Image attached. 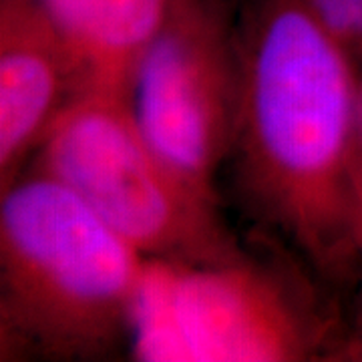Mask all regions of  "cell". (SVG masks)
<instances>
[{"mask_svg": "<svg viewBox=\"0 0 362 362\" xmlns=\"http://www.w3.org/2000/svg\"><path fill=\"white\" fill-rule=\"evenodd\" d=\"M356 192L362 194V73H361V97H358V127H356V169H354Z\"/></svg>", "mask_w": 362, "mask_h": 362, "instance_id": "30bf717a", "label": "cell"}, {"mask_svg": "<svg viewBox=\"0 0 362 362\" xmlns=\"http://www.w3.org/2000/svg\"><path fill=\"white\" fill-rule=\"evenodd\" d=\"M320 25L362 69V0H304Z\"/></svg>", "mask_w": 362, "mask_h": 362, "instance_id": "ba28073f", "label": "cell"}, {"mask_svg": "<svg viewBox=\"0 0 362 362\" xmlns=\"http://www.w3.org/2000/svg\"><path fill=\"white\" fill-rule=\"evenodd\" d=\"M0 194V358L129 354L147 258L39 169Z\"/></svg>", "mask_w": 362, "mask_h": 362, "instance_id": "7a4b0ae2", "label": "cell"}, {"mask_svg": "<svg viewBox=\"0 0 362 362\" xmlns=\"http://www.w3.org/2000/svg\"><path fill=\"white\" fill-rule=\"evenodd\" d=\"M30 168L63 183L147 259L216 262L244 252L218 195L195 187L157 153L121 95H73Z\"/></svg>", "mask_w": 362, "mask_h": 362, "instance_id": "277c9868", "label": "cell"}, {"mask_svg": "<svg viewBox=\"0 0 362 362\" xmlns=\"http://www.w3.org/2000/svg\"><path fill=\"white\" fill-rule=\"evenodd\" d=\"M235 181L252 214L326 284L358 274L361 65L304 0H246Z\"/></svg>", "mask_w": 362, "mask_h": 362, "instance_id": "6da1fadb", "label": "cell"}, {"mask_svg": "<svg viewBox=\"0 0 362 362\" xmlns=\"http://www.w3.org/2000/svg\"><path fill=\"white\" fill-rule=\"evenodd\" d=\"M354 242H356V252H358V274L362 282V194L356 192V207H354ZM337 361H356L362 362V284L361 296H358V306L354 312L352 322L344 330V338L340 342Z\"/></svg>", "mask_w": 362, "mask_h": 362, "instance_id": "9c48e42d", "label": "cell"}, {"mask_svg": "<svg viewBox=\"0 0 362 362\" xmlns=\"http://www.w3.org/2000/svg\"><path fill=\"white\" fill-rule=\"evenodd\" d=\"M187 0H37L65 47L77 93L127 99L143 54Z\"/></svg>", "mask_w": 362, "mask_h": 362, "instance_id": "52a82bcc", "label": "cell"}, {"mask_svg": "<svg viewBox=\"0 0 362 362\" xmlns=\"http://www.w3.org/2000/svg\"><path fill=\"white\" fill-rule=\"evenodd\" d=\"M73 95L65 47L37 0H0V192L25 173Z\"/></svg>", "mask_w": 362, "mask_h": 362, "instance_id": "8992f818", "label": "cell"}, {"mask_svg": "<svg viewBox=\"0 0 362 362\" xmlns=\"http://www.w3.org/2000/svg\"><path fill=\"white\" fill-rule=\"evenodd\" d=\"M346 326L292 266L240 252L147 259L129 354L147 362L337 361Z\"/></svg>", "mask_w": 362, "mask_h": 362, "instance_id": "3957f363", "label": "cell"}, {"mask_svg": "<svg viewBox=\"0 0 362 362\" xmlns=\"http://www.w3.org/2000/svg\"><path fill=\"white\" fill-rule=\"evenodd\" d=\"M242 103L240 26L230 0H187L131 77L127 107L143 137L181 177L216 194Z\"/></svg>", "mask_w": 362, "mask_h": 362, "instance_id": "5b68a950", "label": "cell"}]
</instances>
